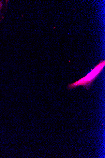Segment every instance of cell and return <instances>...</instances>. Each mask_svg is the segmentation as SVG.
<instances>
[{"mask_svg":"<svg viewBox=\"0 0 105 158\" xmlns=\"http://www.w3.org/2000/svg\"><path fill=\"white\" fill-rule=\"evenodd\" d=\"M104 65V61L100 62L86 76L76 82L69 84L68 86V89L70 90L78 86L82 85L87 90H89L92 83L100 73Z\"/></svg>","mask_w":105,"mask_h":158,"instance_id":"1","label":"cell"},{"mask_svg":"<svg viewBox=\"0 0 105 158\" xmlns=\"http://www.w3.org/2000/svg\"><path fill=\"white\" fill-rule=\"evenodd\" d=\"M2 2L0 1V10L1 9V8H2Z\"/></svg>","mask_w":105,"mask_h":158,"instance_id":"2","label":"cell"}]
</instances>
